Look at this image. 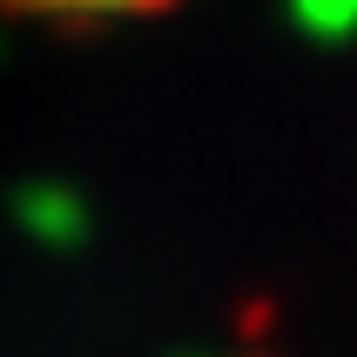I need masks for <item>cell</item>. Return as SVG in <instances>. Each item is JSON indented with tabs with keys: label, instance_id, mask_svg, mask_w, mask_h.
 Returning <instances> with one entry per match:
<instances>
[{
	"label": "cell",
	"instance_id": "3",
	"mask_svg": "<svg viewBox=\"0 0 357 357\" xmlns=\"http://www.w3.org/2000/svg\"><path fill=\"white\" fill-rule=\"evenodd\" d=\"M54 7H135V0H54Z\"/></svg>",
	"mask_w": 357,
	"mask_h": 357
},
{
	"label": "cell",
	"instance_id": "1",
	"mask_svg": "<svg viewBox=\"0 0 357 357\" xmlns=\"http://www.w3.org/2000/svg\"><path fill=\"white\" fill-rule=\"evenodd\" d=\"M20 222H27L40 243H81L88 236V202H81L75 189H61V182H34V189L20 196Z\"/></svg>",
	"mask_w": 357,
	"mask_h": 357
},
{
	"label": "cell",
	"instance_id": "2",
	"mask_svg": "<svg viewBox=\"0 0 357 357\" xmlns=\"http://www.w3.org/2000/svg\"><path fill=\"white\" fill-rule=\"evenodd\" d=\"M290 14H297L303 34H317V40L357 34V0H290Z\"/></svg>",
	"mask_w": 357,
	"mask_h": 357
}]
</instances>
